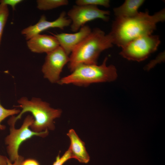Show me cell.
<instances>
[{
	"label": "cell",
	"instance_id": "6da1fadb",
	"mask_svg": "<svg viewBox=\"0 0 165 165\" xmlns=\"http://www.w3.org/2000/svg\"><path fill=\"white\" fill-rule=\"evenodd\" d=\"M165 20L164 9L152 15L146 11L139 12L132 17L116 18L109 34L112 37L113 44L122 48L134 39L152 35L156 29L157 24Z\"/></svg>",
	"mask_w": 165,
	"mask_h": 165
},
{
	"label": "cell",
	"instance_id": "7a4b0ae2",
	"mask_svg": "<svg viewBox=\"0 0 165 165\" xmlns=\"http://www.w3.org/2000/svg\"><path fill=\"white\" fill-rule=\"evenodd\" d=\"M110 35L96 28L73 50L69 56L68 67L72 72L82 64H97L100 54L113 45Z\"/></svg>",
	"mask_w": 165,
	"mask_h": 165
},
{
	"label": "cell",
	"instance_id": "3957f363",
	"mask_svg": "<svg viewBox=\"0 0 165 165\" xmlns=\"http://www.w3.org/2000/svg\"><path fill=\"white\" fill-rule=\"evenodd\" d=\"M19 105L15 106L22 109L19 114L16 117L12 116L8 121L10 126H15L16 121L20 119L24 113L29 112L34 117V121L30 127L31 130L40 132L55 129L53 120L61 116L62 111L59 109L51 108L50 104L38 98H33L29 100L25 97H21L18 101Z\"/></svg>",
	"mask_w": 165,
	"mask_h": 165
},
{
	"label": "cell",
	"instance_id": "277c9868",
	"mask_svg": "<svg viewBox=\"0 0 165 165\" xmlns=\"http://www.w3.org/2000/svg\"><path fill=\"white\" fill-rule=\"evenodd\" d=\"M107 60L108 58L105 57L100 65H79L70 74L61 78L57 83L85 86L94 83L114 81L117 77V70L113 65H107Z\"/></svg>",
	"mask_w": 165,
	"mask_h": 165
},
{
	"label": "cell",
	"instance_id": "5b68a950",
	"mask_svg": "<svg viewBox=\"0 0 165 165\" xmlns=\"http://www.w3.org/2000/svg\"><path fill=\"white\" fill-rule=\"evenodd\" d=\"M34 121L33 116H28L25 118L21 127L16 129L14 126H11L10 134L5 138V142L7 145V150L9 159L14 162L19 156L18 150L21 144L24 141L35 136L44 137L48 134V130L36 132L29 127Z\"/></svg>",
	"mask_w": 165,
	"mask_h": 165
},
{
	"label": "cell",
	"instance_id": "8992f818",
	"mask_svg": "<svg viewBox=\"0 0 165 165\" xmlns=\"http://www.w3.org/2000/svg\"><path fill=\"white\" fill-rule=\"evenodd\" d=\"M160 42L159 36L157 35L141 36L122 47L120 54L129 60L142 61L156 50Z\"/></svg>",
	"mask_w": 165,
	"mask_h": 165
},
{
	"label": "cell",
	"instance_id": "52a82bcc",
	"mask_svg": "<svg viewBox=\"0 0 165 165\" xmlns=\"http://www.w3.org/2000/svg\"><path fill=\"white\" fill-rule=\"evenodd\" d=\"M110 12L100 9L97 6L75 5L68 12L67 15L71 20V30L78 31L87 22L99 19L104 21L109 19Z\"/></svg>",
	"mask_w": 165,
	"mask_h": 165
},
{
	"label": "cell",
	"instance_id": "ba28073f",
	"mask_svg": "<svg viewBox=\"0 0 165 165\" xmlns=\"http://www.w3.org/2000/svg\"><path fill=\"white\" fill-rule=\"evenodd\" d=\"M69 56L60 46L47 53L42 72L45 78L52 83H57L64 66L68 64Z\"/></svg>",
	"mask_w": 165,
	"mask_h": 165
},
{
	"label": "cell",
	"instance_id": "9c48e42d",
	"mask_svg": "<svg viewBox=\"0 0 165 165\" xmlns=\"http://www.w3.org/2000/svg\"><path fill=\"white\" fill-rule=\"evenodd\" d=\"M66 12L63 11L58 18L53 21L47 20L46 16L43 15L38 23L24 29L21 33L27 41L33 36L50 28H57L63 30L65 27L70 26L71 23V20L66 16Z\"/></svg>",
	"mask_w": 165,
	"mask_h": 165
},
{
	"label": "cell",
	"instance_id": "30bf717a",
	"mask_svg": "<svg viewBox=\"0 0 165 165\" xmlns=\"http://www.w3.org/2000/svg\"><path fill=\"white\" fill-rule=\"evenodd\" d=\"M90 27L85 25L77 32L73 33H62L53 35L58 40L60 46L68 55L91 32Z\"/></svg>",
	"mask_w": 165,
	"mask_h": 165
},
{
	"label": "cell",
	"instance_id": "8fae6325",
	"mask_svg": "<svg viewBox=\"0 0 165 165\" xmlns=\"http://www.w3.org/2000/svg\"><path fill=\"white\" fill-rule=\"evenodd\" d=\"M27 46L32 52L47 53L60 46L58 40L54 36L37 35L27 41Z\"/></svg>",
	"mask_w": 165,
	"mask_h": 165
},
{
	"label": "cell",
	"instance_id": "7c38bea8",
	"mask_svg": "<svg viewBox=\"0 0 165 165\" xmlns=\"http://www.w3.org/2000/svg\"><path fill=\"white\" fill-rule=\"evenodd\" d=\"M67 135L70 141L68 149L72 158L77 160L81 163H88L90 161V157L86 150L84 142L73 129L69 130Z\"/></svg>",
	"mask_w": 165,
	"mask_h": 165
},
{
	"label": "cell",
	"instance_id": "4fadbf2b",
	"mask_svg": "<svg viewBox=\"0 0 165 165\" xmlns=\"http://www.w3.org/2000/svg\"><path fill=\"white\" fill-rule=\"evenodd\" d=\"M144 2L143 0H126L121 5L114 9V14L116 18L134 16L138 14V9Z\"/></svg>",
	"mask_w": 165,
	"mask_h": 165
},
{
	"label": "cell",
	"instance_id": "5bb4252c",
	"mask_svg": "<svg viewBox=\"0 0 165 165\" xmlns=\"http://www.w3.org/2000/svg\"><path fill=\"white\" fill-rule=\"evenodd\" d=\"M37 8L42 10H47L68 5L67 0H37Z\"/></svg>",
	"mask_w": 165,
	"mask_h": 165
},
{
	"label": "cell",
	"instance_id": "9a60e30c",
	"mask_svg": "<svg viewBox=\"0 0 165 165\" xmlns=\"http://www.w3.org/2000/svg\"><path fill=\"white\" fill-rule=\"evenodd\" d=\"M9 15L8 6L0 4V44L5 25Z\"/></svg>",
	"mask_w": 165,
	"mask_h": 165
},
{
	"label": "cell",
	"instance_id": "2e32d148",
	"mask_svg": "<svg viewBox=\"0 0 165 165\" xmlns=\"http://www.w3.org/2000/svg\"><path fill=\"white\" fill-rule=\"evenodd\" d=\"M75 2L77 5L100 6L106 8L110 5V1L108 0H77Z\"/></svg>",
	"mask_w": 165,
	"mask_h": 165
},
{
	"label": "cell",
	"instance_id": "e0dca14e",
	"mask_svg": "<svg viewBox=\"0 0 165 165\" xmlns=\"http://www.w3.org/2000/svg\"><path fill=\"white\" fill-rule=\"evenodd\" d=\"M20 112L19 109L16 108H5L1 105L0 102V130H4L6 128V126L1 123L3 120L9 116L19 113Z\"/></svg>",
	"mask_w": 165,
	"mask_h": 165
},
{
	"label": "cell",
	"instance_id": "ac0fdd59",
	"mask_svg": "<svg viewBox=\"0 0 165 165\" xmlns=\"http://www.w3.org/2000/svg\"><path fill=\"white\" fill-rule=\"evenodd\" d=\"M72 158L70 151L68 149L61 157L58 155L52 165H63L67 160Z\"/></svg>",
	"mask_w": 165,
	"mask_h": 165
},
{
	"label": "cell",
	"instance_id": "d6986e66",
	"mask_svg": "<svg viewBox=\"0 0 165 165\" xmlns=\"http://www.w3.org/2000/svg\"><path fill=\"white\" fill-rule=\"evenodd\" d=\"M21 0H1L0 4L8 5L11 6L13 10L15 9V7L17 5L22 2Z\"/></svg>",
	"mask_w": 165,
	"mask_h": 165
},
{
	"label": "cell",
	"instance_id": "ffe728a7",
	"mask_svg": "<svg viewBox=\"0 0 165 165\" xmlns=\"http://www.w3.org/2000/svg\"><path fill=\"white\" fill-rule=\"evenodd\" d=\"M24 160V157L20 155L14 162L13 163H12L13 162H11L9 159L8 158L7 160V165H21Z\"/></svg>",
	"mask_w": 165,
	"mask_h": 165
},
{
	"label": "cell",
	"instance_id": "44dd1931",
	"mask_svg": "<svg viewBox=\"0 0 165 165\" xmlns=\"http://www.w3.org/2000/svg\"><path fill=\"white\" fill-rule=\"evenodd\" d=\"M21 165H40L38 162L35 160L28 159L24 160Z\"/></svg>",
	"mask_w": 165,
	"mask_h": 165
},
{
	"label": "cell",
	"instance_id": "7402d4cb",
	"mask_svg": "<svg viewBox=\"0 0 165 165\" xmlns=\"http://www.w3.org/2000/svg\"><path fill=\"white\" fill-rule=\"evenodd\" d=\"M7 159L6 157L0 155V165H7Z\"/></svg>",
	"mask_w": 165,
	"mask_h": 165
}]
</instances>
